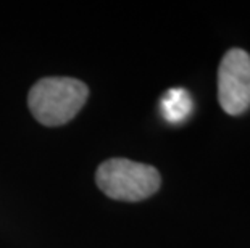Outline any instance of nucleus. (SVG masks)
I'll return each instance as SVG.
<instances>
[{"label": "nucleus", "mask_w": 250, "mask_h": 248, "mask_svg": "<svg viewBox=\"0 0 250 248\" xmlns=\"http://www.w3.org/2000/svg\"><path fill=\"white\" fill-rule=\"evenodd\" d=\"M89 97V89L83 81L73 77H45L37 81L29 91L28 105L34 118L41 124H66Z\"/></svg>", "instance_id": "1"}, {"label": "nucleus", "mask_w": 250, "mask_h": 248, "mask_svg": "<svg viewBox=\"0 0 250 248\" xmlns=\"http://www.w3.org/2000/svg\"><path fill=\"white\" fill-rule=\"evenodd\" d=\"M99 189L110 198L141 202L158 192L162 184L157 168L126 158H111L99 166L95 174Z\"/></svg>", "instance_id": "2"}, {"label": "nucleus", "mask_w": 250, "mask_h": 248, "mask_svg": "<svg viewBox=\"0 0 250 248\" xmlns=\"http://www.w3.org/2000/svg\"><path fill=\"white\" fill-rule=\"evenodd\" d=\"M218 102L228 114L239 116L250 108V54L228 50L218 68Z\"/></svg>", "instance_id": "3"}, {"label": "nucleus", "mask_w": 250, "mask_h": 248, "mask_svg": "<svg viewBox=\"0 0 250 248\" xmlns=\"http://www.w3.org/2000/svg\"><path fill=\"white\" fill-rule=\"evenodd\" d=\"M192 110V100L184 89H171L162 98V112L169 123H181Z\"/></svg>", "instance_id": "4"}]
</instances>
